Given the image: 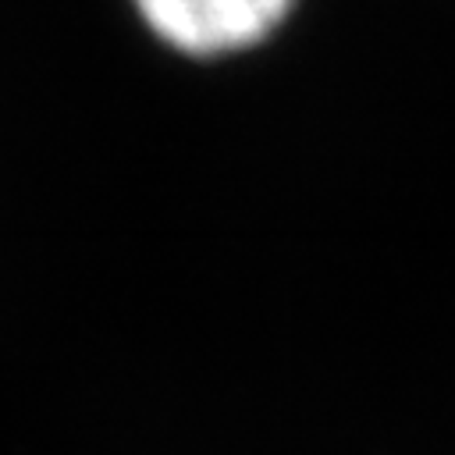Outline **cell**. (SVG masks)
I'll return each instance as SVG.
<instances>
[{
	"label": "cell",
	"mask_w": 455,
	"mask_h": 455,
	"mask_svg": "<svg viewBox=\"0 0 455 455\" xmlns=\"http://www.w3.org/2000/svg\"><path fill=\"white\" fill-rule=\"evenodd\" d=\"M135 28L167 57L213 68L274 46L302 0H121Z\"/></svg>",
	"instance_id": "cell-1"
}]
</instances>
